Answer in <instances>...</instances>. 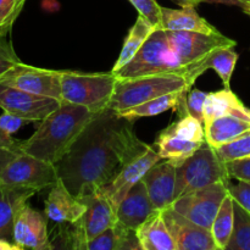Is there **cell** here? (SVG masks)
<instances>
[{"label":"cell","instance_id":"obj_36","mask_svg":"<svg viewBox=\"0 0 250 250\" xmlns=\"http://www.w3.org/2000/svg\"><path fill=\"white\" fill-rule=\"evenodd\" d=\"M209 93L203 92V90L190 89L187 95V112L188 115H192L195 119L202 121L204 124V106L205 100H207Z\"/></svg>","mask_w":250,"mask_h":250},{"label":"cell","instance_id":"obj_11","mask_svg":"<svg viewBox=\"0 0 250 250\" xmlns=\"http://www.w3.org/2000/svg\"><path fill=\"white\" fill-rule=\"evenodd\" d=\"M60 104L61 100L55 98L33 94L0 83V109L29 122L43 121L55 111Z\"/></svg>","mask_w":250,"mask_h":250},{"label":"cell","instance_id":"obj_42","mask_svg":"<svg viewBox=\"0 0 250 250\" xmlns=\"http://www.w3.org/2000/svg\"><path fill=\"white\" fill-rule=\"evenodd\" d=\"M0 250H22L17 244L6 238H0Z\"/></svg>","mask_w":250,"mask_h":250},{"label":"cell","instance_id":"obj_7","mask_svg":"<svg viewBox=\"0 0 250 250\" xmlns=\"http://www.w3.org/2000/svg\"><path fill=\"white\" fill-rule=\"evenodd\" d=\"M116 76L107 73H81L63 71L61 80L62 102L81 105L99 114L107 109L116 85Z\"/></svg>","mask_w":250,"mask_h":250},{"label":"cell","instance_id":"obj_19","mask_svg":"<svg viewBox=\"0 0 250 250\" xmlns=\"http://www.w3.org/2000/svg\"><path fill=\"white\" fill-rule=\"evenodd\" d=\"M36 193L33 188L10 185L0 180V238L12 241L17 212Z\"/></svg>","mask_w":250,"mask_h":250},{"label":"cell","instance_id":"obj_44","mask_svg":"<svg viewBox=\"0 0 250 250\" xmlns=\"http://www.w3.org/2000/svg\"><path fill=\"white\" fill-rule=\"evenodd\" d=\"M238 1L241 2V7H243V6H246L247 4H248L249 0H238Z\"/></svg>","mask_w":250,"mask_h":250},{"label":"cell","instance_id":"obj_24","mask_svg":"<svg viewBox=\"0 0 250 250\" xmlns=\"http://www.w3.org/2000/svg\"><path fill=\"white\" fill-rule=\"evenodd\" d=\"M205 141L214 149L229 144L250 129V122L225 115L204 125Z\"/></svg>","mask_w":250,"mask_h":250},{"label":"cell","instance_id":"obj_43","mask_svg":"<svg viewBox=\"0 0 250 250\" xmlns=\"http://www.w3.org/2000/svg\"><path fill=\"white\" fill-rule=\"evenodd\" d=\"M242 9H243V11L246 12V14L248 15V16L250 17V0H249V2H248V4H247L246 6H243V7H242Z\"/></svg>","mask_w":250,"mask_h":250},{"label":"cell","instance_id":"obj_8","mask_svg":"<svg viewBox=\"0 0 250 250\" xmlns=\"http://www.w3.org/2000/svg\"><path fill=\"white\" fill-rule=\"evenodd\" d=\"M78 199L84 203L87 209L81 219L70 224L68 242L72 249L83 250L87 242L116 224L117 217L116 210L112 207L111 202L100 192Z\"/></svg>","mask_w":250,"mask_h":250},{"label":"cell","instance_id":"obj_20","mask_svg":"<svg viewBox=\"0 0 250 250\" xmlns=\"http://www.w3.org/2000/svg\"><path fill=\"white\" fill-rule=\"evenodd\" d=\"M187 95L188 92H175L170 94L161 95V97L151 99L149 102L143 103L141 105L131 107V109L124 110L117 114L124 119L133 122L134 120L142 119V117L156 116L167 110L175 109L178 112V116L183 117L188 115L187 112Z\"/></svg>","mask_w":250,"mask_h":250},{"label":"cell","instance_id":"obj_15","mask_svg":"<svg viewBox=\"0 0 250 250\" xmlns=\"http://www.w3.org/2000/svg\"><path fill=\"white\" fill-rule=\"evenodd\" d=\"M12 241L21 249H53L48 234V225L43 215L28 203L19 210L15 219Z\"/></svg>","mask_w":250,"mask_h":250},{"label":"cell","instance_id":"obj_21","mask_svg":"<svg viewBox=\"0 0 250 250\" xmlns=\"http://www.w3.org/2000/svg\"><path fill=\"white\" fill-rule=\"evenodd\" d=\"M231 115L250 122V109L231 89L224 88L208 94L204 106V125L217 117Z\"/></svg>","mask_w":250,"mask_h":250},{"label":"cell","instance_id":"obj_38","mask_svg":"<svg viewBox=\"0 0 250 250\" xmlns=\"http://www.w3.org/2000/svg\"><path fill=\"white\" fill-rule=\"evenodd\" d=\"M22 153L21 142L17 139L0 141V177L10 163Z\"/></svg>","mask_w":250,"mask_h":250},{"label":"cell","instance_id":"obj_28","mask_svg":"<svg viewBox=\"0 0 250 250\" xmlns=\"http://www.w3.org/2000/svg\"><path fill=\"white\" fill-rule=\"evenodd\" d=\"M234 227V208H233V198L231 194L227 195L222 202L210 232L214 238L219 250H226L229 243L232 233H233Z\"/></svg>","mask_w":250,"mask_h":250},{"label":"cell","instance_id":"obj_29","mask_svg":"<svg viewBox=\"0 0 250 250\" xmlns=\"http://www.w3.org/2000/svg\"><path fill=\"white\" fill-rule=\"evenodd\" d=\"M238 53L234 50V46L232 48H221L215 50L214 53L208 56L207 60L203 62V71H208L212 68L215 72L219 75L224 83V88L231 89V78L233 75V71L236 68V63L238 61Z\"/></svg>","mask_w":250,"mask_h":250},{"label":"cell","instance_id":"obj_23","mask_svg":"<svg viewBox=\"0 0 250 250\" xmlns=\"http://www.w3.org/2000/svg\"><path fill=\"white\" fill-rule=\"evenodd\" d=\"M136 234L142 250H177L161 210H156L144 221L136 229Z\"/></svg>","mask_w":250,"mask_h":250},{"label":"cell","instance_id":"obj_1","mask_svg":"<svg viewBox=\"0 0 250 250\" xmlns=\"http://www.w3.org/2000/svg\"><path fill=\"white\" fill-rule=\"evenodd\" d=\"M148 146L134 133L131 121L107 107L95 115L56 164L59 177L77 198L93 194Z\"/></svg>","mask_w":250,"mask_h":250},{"label":"cell","instance_id":"obj_14","mask_svg":"<svg viewBox=\"0 0 250 250\" xmlns=\"http://www.w3.org/2000/svg\"><path fill=\"white\" fill-rule=\"evenodd\" d=\"M177 250H219L211 232L190 221L172 207L161 210Z\"/></svg>","mask_w":250,"mask_h":250},{"label":"cell","instance_id":"obj_33","mask_svg":"<svg viewBox=\"0 0 250 250\" xmlns=\"http://www.w3.org/2000/svg\"><path fill=\"white\" fill-rule=\"evenodd\" d=\"M26 0H0V36L6 37L21 14Z\"/></svg>","mask_w":250,"mask_h":250},{"label":"cell","instance_id":"obj_30","mask_svg":"<svg viewBox=\"0 0 250 250\" xmlns=\"http://www.w3.org/2000/svg\"><path fill=\"white\" fill-rule=\"evenodd\" d=\"M234 227L226 250H250V212L233 199Z\"/></svg>","mask_w":250,"mask_h":250},{"label":"cell","instance_id":"obj_10","mask_svg":"<svg viewBox=\"0 0 250 250\" xmlns=\"http://www.w3.org/2000/svg\"><path fill=\"white\" fill-rule=\"evenodd\" d=\"M59 178L56 165L22 151L7 165L0 180L10 185L33 188L38 192L51 187Z\"/></svg>","mask_w":250,"mask_h":250},{"label":"cell","instance_id":"obj_13","mask_svg":"<svg viewBox=\"0 0 250 250\" xmlns=\"http://www.w3.org/2000/svg\"><path fill=\"white\" fill-rule=\"evenodd\" d=\"M160 160H163V158L159 154L155 144L149 146L143 154H141L136 159L129 161L127 165H125L124 168L119 172V175L111 182L100 188L98 192L104 194L111 202L112 207L116 210L122 199L131 190V188L134 187L139 181H142V178L148 172L149 168Z\"/></svg>","mask_w":250,"mask_h":250},{"label":"cell","instance_id":"obj_37","mask_svg":"<svg viewBox=\"0 0 250 250\" xmlns=\"http://www.w3.org/2000/svg\"><path fill=\"white\" fill-rule=\"evenodd\" d=\"M28 122L29 121L22 119V117L15 116V115L4 111V114L0 116V141L12 139V134Z\"/></svg>","mask_w":250,"mask_h":250},{"label":"cell","instance_id":"obj_4","mask_svg":"<svg viewBox=\"0 0 250 250\" xmlns=\"http://www.w3.org/2000/svg\"><path fill=\"white\" fill-rule=\"evenodd\" d=\"M164 31L168 46L187 70L188 81L192 85L204 73L203 62L210 54L217 49L232 48L237 44L236 41L220 32L207 34L190 31Z\"/></svg>","mask_w":250,"mask_h":250},{"label":"cell","instance_id":"obj_17","mask_svg":"<svg viewBox=\"0 0 250 250\" xmlns=\"http://www.w3.org/2000/svg\"><path fill=\"white\" fill-rule=\"evenodd\" d=\"M84 203L67 189L59 178L49 192L45 202V215L50 221L60 225H70L84 214Z\"/></svg>","mask_w":250,"mask_h":250},{"label":"cell","instance_id":"obj_34","mask_svg":"<svg viewBox=\"0 0 250 250\" xmlns=\"http://www.w3.org/2000/svg\"><path fill=\"white\" fill-rule=\"evenodd\" d=\"M19 63H21V60L17 56L14 46L6 37L0 36V81Z\"/></svg>","mask_w":250,"mask_h":250},{"label":"cell","instance_id":"obj_22","mask_svg":"<svg viewBox=\"0 0 250 250\" xmlns=\"http://www.w3.org/2000/svg\"><path fill=\"white\" fill-rule=\"evenodd\" d=\"M161 28L167 31H190L212 34L217 31L212 24L203 19L194 6H182V9H168L161 6Z\"/></svg>","mask_w":250,"mask_h":250},{"label":"cell","instance_id":"obj_32","mask_svg":"<svg viewBox=\"0 0 250 250\" xmlns=\"http://www.w3.org/2000/svg\"><path fill=\"white\" fill-rule=\"evenodd\" d=\"M224 163L250 156V129L233 142L215 149Z\"/></svg>","mask_w":250,"mask_h":250},{"label":"cell","instance_id":"obj_2","mask_svg":"<svg viewBox=\"0 0 250 250\" xmlns=\"http://www.w3.org/2000/svg\"><path fill=\"white\" fill-rule=\"evenodd\" d=\"M95 115L84 106L61 102L55 111L41 121L36 132L21 142L22 151L56 165Z\"/></svg>","mask_w":250,"mask_h":250},{"label":"cell","instance_id":"obj_27","mask_svg":"<svg viewBox=\"0 0 250 250\" xmlns=\"http://www.w3.org/2000/svg\"><path fill=\"white\" fill-rule=\"evenodd\" d=\"M205 143V142H204ZM203 143L200 142H190L180 137L167 134L161 132L158 141L155 142V146L159 154L163 159L171 161L175 166L181 165L183 161L195 153Z\"/></svg>","mask_w":250,"mask_h":250},{"label":"cell","instance_id":"obj_9","mask_svg":"<svg viewBox=\"0 0 250 250\" xmlns=\"http://www.w3.org/2000/svg\"><path fill=\"white\" fill-rule=\"evenodd\" d=\"M229 194V185L216 182L185 194L176 199L171 207L190 221L210 231L222 202Z\"/></svg>","mask_w":250,"mask_h":250},{"label":"cell","instance_id":"obj_16","mask_svg":"<svg viewBox=\"0 0 250 250\" xmlns=\"http://www.w3.org/2000/svg\"><path fill=\"white\" fill-rule=\"evenodd\" d=\"M142 181L155 209L164 210L175 202L176 166L171 161L163 159L156 163L149 168Z\"/></svg>","mask_w":250,"mask_h":250},{"label":"cell","instance_id":"obj_25","mask_svg":"<svg viewBox=\"0 0 250 250\" xmlns=\"http://www.w3.org/2000/svg\"><path fill=\"white\" fill-rule=\"evenodd\" d=\"M83 250H142V248L136 231L116 221V224L87 242Z\"/></svg>","mask_w":250,"mask_h":250},{"label":"cell","instance_id":"obj_6","mask_svg":"<svg viewBox=\"0 0 250 250\" xmlns=\"http://www.w3.org/2000/svg\"><path fill=\"white\" fill-rule=\"evenodd\" d=\"M114 73L116 78L148 75H178L188 80L187 70L168 46L163 28H156L139 49L136 56L121 70Z\"/></svg>","mask_w":250,"mask_h":250},{"label":"cell","instance_id":"obj_31","mask_svg":"<svg viewBox=\"0 0 250 250\" xmlns=\"http://www.w3.org/2000/svg\"><path fill=\"white\" fill-rule=\"evenodd\" d=\"M163 132L190 142H200V143L207 142L205 141L204 124L192 115L180 117L177 122L168 126Z\"/></svg>","mask_w":250,"mask_h":250},{"label":"cell","instance_id":"obj_5","mask_svg":"<svg viewBox=\"0 0 250 250\" xmlns=\"http://www.w3.org/2000/svg\"><path fill=\"white\" fill-rule=\"evenodd\" d=\"M216 182L231 183L226 163L207 142L193 155L176 166L175 200Z\"/></svg>","mask_w":250,"mask_h":250},{"label":"cell","instance_id":"obj_40","mask_svg":"<svg viewBox=\"0 0 250 250\" xmlns=\"http://www.w3.org/2000/svg\"><path fill=\"white\" fill-rule=\"evenodd\" d=\"M229 193L241 207L250 212V182L238 181L237 185H229Z\"/></svg>","mask_w":250,"mask_h":250},{"label":"cell","instance_id":"obj_3","mask_svg":"<svg viewBox=\"0 0 250 250\" xmlns=\"http://www.w3.org/2000/svg\"><path fill=\"white\" fill-rule=\"evenodd\" d=\"M192 85L183 76L148 75L117 78L109 107L116 112L131 109L151 99L175 92H189Z\"/></svg>","mask_w":250,"mask_h":250},{"label":"cell","instance_id":"obj_41","mask_svg":"<svg viewBox=\"0 0 250 250\" xmlns=\"http://www.w3.org/2000/svg\"><path fill=\"white\" fill-rule=\"evenodd\" d=\"M176 1L181 6H198L202 2H210V4H225L233 5V6H241V2L238 0H172Z\"/></svg>","mask_w":250,"mask_h":250},{"label":"cell","instance_id":"obj_26","mask_svg":"<svg viewBox=\"0 0 250 250\" xmlns=\"http://www.w3.org/2000/svg\"><path fill=\"white\" fill-rule=\"evenodd\" d=\"M155 27L150 23L146 19H144L143 16L139 15L137 17V21L134 22V24L132 26V28L129 29L128 34H127L126 39L124 42V46H122V50L120 53L119 59L115 62L114 67H112V72H116V71L121 70L124 66H126L132 59L136 56V54L138 53L139 49L143 46V44L146 43V39L149 38L151 33L155 31Z\"/></svg>","mask_w":250,"mask_h":250},{"label":"cell","instance_id":"obj_39","mask_svg":"<svg viewBox=\"0 0 250 250\" xmlns=\"http://www.w3.org/2000/svg\"><path fill=\"white\" fill-rule=\"evenodd\" d=\"M226 166L231 178L250 182V156L229 161Z\"/></svg>","mask_w":250,"mask_h":250},{"label":"cell","instance_id":"obj_12","mask_svg":"<svg viewBox=\"0 0 250 250\" xmlns=\"http://www.w3.org/2000/svg\"><path fill=\"white\" fill-rule=\"evenodd\" d=\"M63 71L45 70L21 62L12 68L0 83L12 85L19 89L55 98L61 100V80Z\"/></svg>","mask_w":250,"mask_h":250},{"label":"cell","instance_id":"obj_35","mask_svg":"<svg viewBox=\"0 0 250 250\" xmlns=\"http://www.w3.org/2000/svg\"><path fill=\"white\" fill-rule=\"evenodd\" d=\"M138 14L148 20L155 28H161V6L156 0H129Z\"/></svg>","mask_w":250,"mask_h":250},{"label":"cell","instance_id":"obj_18","mask_svg":"<svg viewBox=\"0 0 250 250\" xmlns=\"http://www.w3.org/2000/svg\"><path fill=\"white\" fill-rule=\"evenodd\" d=\"M158 209H155L148 194L143 181H139L131 188L116 209L117 222L122 226L136 231L144 221L149 219Z\"/></svg>","mask_w":250,"mask_h":250}]
</instances>
